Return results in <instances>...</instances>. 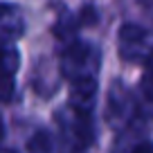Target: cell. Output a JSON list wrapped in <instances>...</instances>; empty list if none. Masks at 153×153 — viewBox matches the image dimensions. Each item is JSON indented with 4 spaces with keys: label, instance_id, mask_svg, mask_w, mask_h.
Here are the masks:
<instances>
[{
    "label": "cell",
    "instance_id": "cell-1",
    "mask_svg": "<svg viewBox=\"0 0 153 153\" xmlns=\"http://www.w3.org/2000/svg\"><path fill=\"white\" fill-rule=\"evenodd\" d=\"M99 50L86 41H74L61 56V72L70 81V106L90 113L97 95V72H99Z\"/></svg>",
    "mask_w": 153,
    "mask_h": 153
},
{
    "label": "cell",
    "instance_id": "cell-2",
    "mask_svg": "<svg viewBox=\"0 0 153 153\" xmlns=\"http://www.w3.org/2000/svg\"><path fill=\"white\" fill-rule=\"evenodd\" d=\"M117 50L128 63H146L153 56V34L142 25L126 23L117 34Z\"/></svg>",
    "mask_w": 153,
    "mask_h": 153
},
{
    "label": "cell",
    "instance_id": "cell-3",
    "mask_svg": "<svg viewBox=\"0 0 153 153\" xmlns=\"http://www.w3.org/2000/svg\"><path fill=\"white\" fill-rule=\"evenodd\" d=\"M137 113V101L131 95V90L122 83H115L108 92V104H106V120L115 128H124L131 124Z\"/></svg>",
    "mask_w": 153,
    "mask_h": 153
},
{
    "label": "cell",
    "instance_id": "cell-4",
    "mask_svg": "<svg viewBox=\"0 0 153 153\" xmlns=\"http://www.w3.org/2000/svg\"><path fill=\"white\" fill-rule=\"evenodd\" d=\"M59 124L63 133L76 144V146H86L92 140V124H90V113L79 110L74 106H68L59 115Z\"/></svg>",
    "mask_w": 153,
    "mask_h": 153
},
{
    "label": "cell",
    "instance_id": "cell-5",
    "mask_svg": "<svg viewBox=\"0 0 153 153\" xmlns=\"http://www.w3.org/2000/svg\"><path fill=\"white\" fill-rule=\"evenodd\" d=\"M20 65V54L14 41L0 38V101H7L14 95V74Z\"/></svg>",
    "mask_w": 153,
    "mask_h": 153
},
{
    "label": "cell",
    "instance_id": "cell-6",
    "mask_svg": "<svg viewBox=\"0 0 153 153\" xmlns=\"http://www.w3.org/2000/svg\"><path fill=\"white\" fill-rule=\"evenodd\" d=\"M25 32L23 14L16 5H0V38L14 41Z\"/></svg>",
    "mask_w": 153,
    "mask_h": 153
},
{
    "label": "cell",
    "instance_id": "cell-7",
    "mask_svg": "<svg viewBox=\"0 0 153 153\" xmlns=\"http://www.w3.org/2000/svg\"><path fill=\"white\" fill-rule=\"evenodd\" d=\"M140 88H142L144 99L153 106V56L146 61V70H144V74H142V83H140Z\"/></svg>",
    "mask_w": 153,
    "mask_h": 153
},
{
    "label": "cell",
    "instance_id": "cell-8",
    "mask_svg": "<svg viewBox=\"0 0 153 153\" xmlns=\"http://www.w3.org/2000/svg\"><path fill=\"white\" fill-rule=\"evenodd\" d=\"M137 7L149 25H153V0H137Z\"/></svg>",
    "mask_w": 153,
    "mask_h": 153
},
{
    "label": "cell",
    "instance_id": "cell-9",
    "mask_svg": "<svg viewBox=\"0 0 153 153\" xmlns=\"http://www.w3.org/2000/svg\"><path fill=\"white\" fill-rule=\"evenodd\" d=\"M131 153H153V142H149V140H144V142L135 144L133 151Z\"/></svg>",
    "mask_w": 153,
    "mask_h": 153
},
{
    "label": "cell",
    "instance_id": "cell-10",
    "mask_svg": "<svg viewBox=\"0 0 153 153\" xmlns=\"http://www.w3.org/2000/svg\"><path fill=\"white\" fill-rule=\"evenodd\" d=\"M2 137H5V122H2V117H0V142H2Z\"/></svg>",
    "mask_w": 153,
    "mask_h": 153
},
{
    "label": "cell",
    "instance_id": "cell-11",
    "mask_svg": "<svg viewBox=\"0 0 153 153\" xmlns=\"http://www.w3.org/2000/svg\"><path fill=\"white\" fill-rule=\"evenodd\" d=\"M0 153H16V151H9V149H5V151H0Z\"/></svg>",
    "mask_w": 153,
    "mask_h": 153
}]
</instances>
